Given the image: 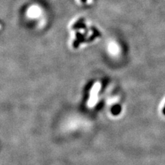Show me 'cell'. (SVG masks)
Wrapping results in <instances>:
<instances>
[{
	"mask_svg": "<svg viewBox=\"0 0 165 165\" xmlns=\"http://www.w3.org/2000/svg\"><path fill=\"white\" fill-rule=\"evenodd\" d=\"M81 1H82V2H85L86 0H81Z\"/></svg>",
	"mask_w": 165,
	"mask_h": 165,
	"instance_id": "obj_5",
	"label": "cell"
},
{
	"mask_svg": "<svg viewBox=\"0 0 165 165\" xmlns=\"http://www.w3.org/2000/svg\"><path fill=\"white\" fill-rule=\"evenodd\" d=\"M162 113L165 116V106L164 107V108H163V110H162Z\"/></svg>",
	"mask_w": 165,
	"mask_h": 165,
	"instance_id": "obj_4",
	"label": "cell"
},
{
	"mask_svg": "<svg viewBox=\"0 0 165 165\" xmlns=\"http://www.w3.org/2000/svg\"><path fill=\"white\" fill-rule=\"evenodd\" d=\"M85 35H82V34L80 33H76V40L74 41V43H73L74 48H78L80 43L87 41V40L85 39Z\"/></svg>",
	"mask_w": 165,
	"mask_h": 165,
	"instance_id": "obj_1",
	"label": "cell"
},
{
	"mask_svg": "<svg viewBox=\"0 0 165 165\" xmlns=\"http://www.w3.org/2000/svg\"><path fill=\"white\" fill-rule=\"evenodd\" d=\"M92 31H93V34H92V35L90 37V39L87 40V42H91V41H93V40L95 39L96 37H100V32L98 31L97 29H96L95 28L92 27Z\"/></svg>",
	"mask_w": 165,
	"mask_h": 165,
	"instance_id": "obj_3",
	"label": "cell"
},
{
	"mask_svg": "<svg viewBox=\"0 0 165 165\" xmlns=\"http://www.w3.org/2000/svg\"><path fill=\"white\" fill-rule=\"evenodd\" d=\"M86 28V26L85 23H84V19H80L76 22V23H74L73 26H72V29L76 30V29H85Z\"/></svg>",
	"mask_w": 165,
	"mask_h": 165,
	"instance_id": "obj_2",
	"label": "cell"
}]
</instances>
